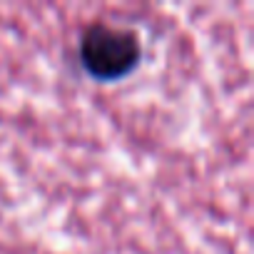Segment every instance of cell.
Listing matches in <instances>:
<instances>
[{
    "instance_id": "6da1fadb",
    "label": "cell",
    "mask_w": 254,
    "mask_h": 254,
    "mask_svg": "<svg viewBox=\"0 0 254 254\" xmlns=\"http://www.w3.org/2000/svg\"><path fill=\"white\" fill-rule=\"evenodd\" d=\"M80 58L90 75L112 80L130 72L140 60V40L130 30L112 25H90L80 43Z\"/></svg>"
}]
</instances>
